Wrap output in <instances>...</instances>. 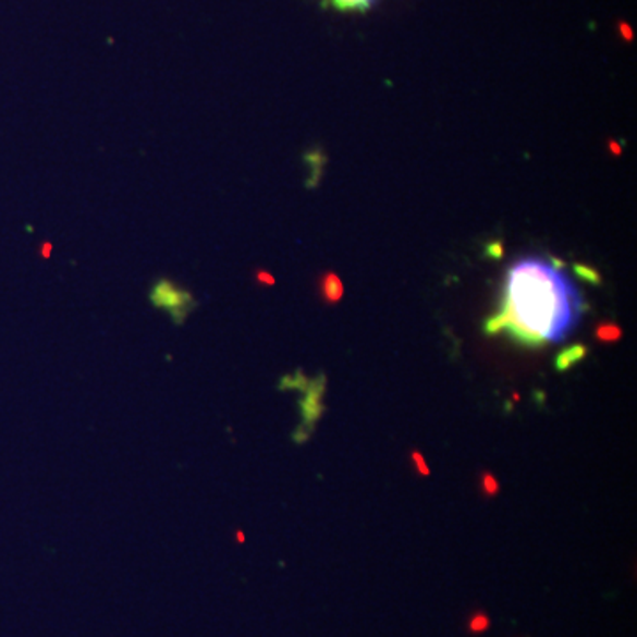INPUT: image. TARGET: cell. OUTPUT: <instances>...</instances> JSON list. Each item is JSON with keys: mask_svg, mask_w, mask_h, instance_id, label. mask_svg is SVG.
I'll use <instances>...</instances> for the list:
<instances>
[{"mask_svg": "<svg viewBox=\"0 0 637 637\" xmlns=\"http://www.w3.org/2000/svg\"><path fill=\"white\" fill-rule=\"evenodd\" d=\"M583 299L558 266L523 259L509 269L501 308L487 319V335H503L529 350L556 344L579 321Z\"/></svg>", "mask_w": 637, "mask_h": 637, "instance_id": "6da1fadb", "label": "cell"}, {"mask_svg": "<svg viewBox=\"0 0 637 637\" xmlns=\"http://www.w3.org/2000/svg\"><path fill=\"white\" fill-rule=\"evenodd\" d=\"M149 297H151L152 305L160 310H166L175 324H183L186 317L189 316V311L197 307L194 296L186 289L180 287L177 283L170 282V280L156 282Z\"/></svg>", "mask_w": 637, "mask_h": 637, "instance_id": "7a4b0ae2", "label": "cell"}, {"mask_svg": "<svg viewBox=\"0 0 637 637\" xmlns=\"http://www.w3.org/2000/svg\"><path fill=\"white\" fill-rule=\"evenodd\" d=\"M302 390L305 392V396L299 401L302 425H299V430L294 432L293 436L296 443L307 441L308 436L311 434V430L316 429V424L322 416V411H324V406H322V396H324L326 390L324 376H319L314 381H307V384Z\"/></svg>", "mask_w": 637, "mask_h": 637, "instance_id": "3957f363", "label": "cell"}, {"mask_svg": "<svg viewBox=\"0 0 637 637\" xmlns=\"http://www.w3.org/2000/svg\"><path fill=\"white\" fill-rule=\"evenodd\" d=\"M586 354H588V350H586L585 345H571V347H566V350L558 354L554 367H556L558 372H565L568 368L583 362L586 358Z\"/></svg>", "mask_w": 637, "mask_h": 637, "instance_id": "277c9868", "label": "cell"}, {"mask_svg": "<svg viewBox=\"0 0 637 637\" xmlns=\"http://www.w3.org/2000/svg\"><path fill=\"white\" fill-rule=\"evenodd\" d=\"M321 294L328 303H336L344 296V285L335 273H326L321 279Z\"/></svg>", "mask_w": 637, "mask_h": 637, "instance_id": "5b68a950", "label": "cell"}, {"mask_svg": "<svg viewBox=\"0 0 637 637\" xmlns=\"http://www.w3.org/2000/svg\"><path fill=\"white\" fill-rule=\"evenodd\" d=\"M595 335L600 342H618L622 339V328L616 324H600Z\"/></svg>", "mask_w": 637, "mask_h": 637, "instance_id": "8992f818", "label": "cell"}, {"mask_svg": "<svg viewBox=\"0 0 637 637\" xmlns=\"http://www.w3.org/2000/svg\"><path fill=\"white\" fill-rule=\"evenodd\" d=\"M373 0H331L339 11H365L370 8Z\"/></svg>", "mask_w": 637, "mask_h": 637, "instance_id": "52a82bcc", "label": "cell"}, {"mask_svg": "<svg viewBox=\"0 0 637 637\" xmlns=\"http://www.w3.org/2000/svg\"><path fill=\"white\" fill-rule=\"evenodd\" d=\"M574 271H576L577 277H579L583 282H590L593 285H599L600 283V274L595 271L593 268H588V266H574Z\"/></svg>", "mask_w": 637, "mask_h": 637, "instance_id": "ba28073f", "label": "cell"}, {"mask_svg": "<svg viewBox=\"0 0 637 637\" xmlns=\"http://www.w3.org/2000/svg\"><path fill=\"white\" fill-rule=\"evenodd\" d=\"M489 625H491V620L483 613H477L469 620V630L471 633H486Z\"/></svg>", "mask_w": 637, "mask_h": 637, "instance_id": "9c48e42d", "label": "cell"}, {"mask_svg": "<svg viewBox=\"0 0 637 637\" xmlns=\"http://www.w3.org/2000/svg\"><path fill=\"white\" fill-rule=\"evenodd\" d=\"M481 487H483V492H486L487 495H494L495 492L500 491L498 480L492 477L491 473H483V477H481Z\"/></svg>", "mask_w": 637, "mask_h": 637, "instance_id": "30bf717a", "label": "cell"}, {"mask_svg": "<svg viewBox=\"0 0 637 637\" xmlns=\"http://www.w3.org/2000/svg\"><path fill=\"white\" fill-rule=\"evenodd\" d=\"M413 461H415V466L416 469H418V473H420V475H424V477H429L430 475L429 466L425 464L424 455H421L420 452H413Z\"/></svg>", "mask_w": 637, "mask_h": 637, "instance_id": "8fae6325", "label": "cell"}, {"mask_svg": "<svg viewBox=\"0 0 637 637\" xmlns=\"http://www.w3.org/2000/svg\"><path fill=\"white\" fill-rule=\"evenodd\" d=\"M487 252H489V254H491L492 257H495V259H500L501 255H503V248H501L500 243H494V245H489V248H487Z\"/></svg>", "mask_w": 637, "mask_h": 637, "instance_id": "7c38bea8", "label": "cell"}, {"mask_svg": "<svg viewBox=\"0 0 637 637\" xmlns=\"http://www.w3.org/2000/svg\"><path fill=\"white\" fill-rule=\"evenodd\" d=\"M257 279H259L260 282L268 283V285H273V283H274L273 277H269V274H266V273L257 274Z\"/></svg>", "mask_w": 637, "mask_h": 637, "instance_id": "4fadbf2b", "label": "cell"}, {"mask_svg": "<svg viewBox=\"0 0 637 637\" xmlns=\"http://www.w3.org/2000/svg\"><path fill=\"white\" fill-rule=\"evenodd\" d=\"M611 149H613V152H616V155H620V147L616 146V144H614V142H613V144H611Z\"/></svg>", "mask_w": 637, "mask_h": 637, "instance_id": "5bb4252c", "label": "cell"}]
</instances>
